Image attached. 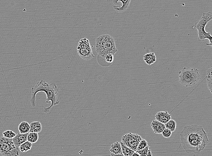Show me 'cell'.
Instances as JSON below:
<instances>
[{
  "label": "cell",
  "instance_id": "19",
  "mask_svg": "<svg viewBox=\"0 0 212 156\" xmlns=\"http://www.w3.org/2000/svg\"><path fill=\"white\" fill-rule=\"evenodd\" d=\"M121 146L122 152L124 156H131L134 153L135 151L127 147L124 145L122 143L120 142Z\"/></svg>",
  "mask_w": 212,
  "mask_h": 156
},
{
  "label": "cell",
  "instance_id": "25",
  "mask_svg": "<svg viewBox=\"0 0 212 156\" xmlns=\"http://www.w3.org/2000/svg\"><path fill=\"white\" fill-rule=\"evenodd\" d=\"M149 146L148 145L143 149H141V150H137L136 152L138 153L140 156H147L148 150H149Z\"/></svg>",
  "mask_w": 212,
  "mask_h": 156
},
{
  "label": "cell",
  "instance_id": "15",
  "mask_svg": "<svg viewBox=\"0 0 212 156\" xmlns=\"http://www.w3.org/2000/svg\"><path fill=\"white\" fill-rule=\"evenodd\" d=\"M30 124L27 122H22L18 126V130L21 134H26L29 133Z\"/></svg>",
  "mask_w": 212,
  "mask_h": 156
},
{
  "label": "cell",
  "instance_id": "24",
  "mask_svg": "<svg viewBox=\"0 0 212 156\" xmlns=\"http://www.w3.org/2000/svg\"><path fill=\"white\" fill-rule=\"evenodd\" d=\"M148 145V142L147 141L144 139H142L140 141L139 143H138V146L137 150H141L145 148Z\"/></svg>",
  "mask_w": 212,
  "mask_h": 156
},
{
  "label": "cell",
  "instance_id": "18",
  "mask_svg": "<svg viewBox=\"0 0 212 156\" xmlns=\"http://www.w3.org/2000/svg\"><path fill=\"white\" fill-rule=\"evenodd\" d=\"M32 143L28 141H26V142L21 144L19 147V148L20 152L22 153H25L30 150L32 148Z\"/></svg>",
  "mask_w": 212,
  "mask_h": 156
},
{
  "label": "cell",
  "instance_id": "23",
  "mask_svg": "<svg viewBox=\"0 0 212 156\" xmlns=\"http://www.w3.org/2000/svg\"><path fill=\"white\" fill-rule=\"evenodd\" d=\"M114 55L112 54H108L105 56V57L104 58V61L105 63L108 65V66H110L113 63L114 61Z\"/></svg>",
  "mask_w": 212,
  "mask_h": 156
},
{
  "label": "cell",
  "instance_id": "6",
  "mask_svg": "<svg viewBox=\"0 0 212 156\" xmlns=\"http://www.w3.org/2000/svg\"><path fill=\"white\" fill-rule=\"evenodd\" d=\"M19 147L15 146L12 139L0 137V153L3 156H19Z\"/></svg>",
  "mask_w": 212,
  "mask_h": 156
},
{
  "label": "cell",
  "instance_id": "5",
  "mask_svg": "<svg viewBox=\"0 0 212 156\" xmlns=\"http://www.w3.org/2000/svg\"><path fill=\"white\" fill-rule=\"evenodd\" d=\"M212 19V12H203L201 18L195 24V27L198 31V39L199 41L208 39L210 43H207L206 45L210 46H212V37L210 32H206L205 27L207 23L210 21Z\"/></svg>",
  "mask_w": 212,
  "mask_h": 156
},
{
  "label": "cell",
  "instance_id": "3",
  "mask_svg": "<svg viewBox=\"0 0 212 156\" xmlns=\"http://www.w3.org/2000/svg\"><path fill=\"white\" fill-rule=\"evenodd\" d=\"M96 52L98 56L104 60L106 55H115L117 52L115 39L109 34L99 36L96 40Z\"/></svg>",
  "mask_w": 212,
  "mask_h": 156
},
{
  "label": "cell",
  "instance_id": "8",
  "mask_svg": "<svg viewBox=\"0 0 212 156\" xmlns=\"http://www.w3.org/2000/svg\"><path fill=\"white\" fill-rule=\"evenodd\" d=\"M142 140V138L139 135L129 133L122 137L121 142L127 147L136 152L137 150L138 143Z\"/></svg>",
  "mask_w": 212,
  "mask_h": 156
},
{
  "label": "cell",
  "instance_id": "16",
  "mask_svg": "<svg viewBox=\"0 0 212 156\" xmlns=\"http://www.w3.org/2000/svg\"><path fill=\"white\" fill-rule=\"evenodd\" d=\"M110 151L111 153L115 154H122L120 143L118 142H116L113 143L111 145Z\"/></svg>",
  "mask_w": 212,
  "mask_h": 156
},
{
  "label": "cell",
  "instance_id": "14",
  "mask_svg": "<svg viewBox=\"0 0 212 156\" xmlns=\"http://www.w3.org/2000/svg\"><path fill=\"white\" fill-rule=\"evenodd\" d=\"M42 130V125L39 121L33 122L30 124V129L29 132L39 133Z\"/></svg>",
  "mask_w": 212,
  "mask_h": 156
},
{
  "label": "cell",
  "instance_id": "17",
  "mask_svg": "<svg viewBox=\"0 0 212 156\" xmlns=\"http://www.w3.org/2000/svg\"><path fill=\"white\" fill-rule=\"evenodd\" d=\"M212 68H209L207 71V75L206 76V81H207V85L208 89L212 93Z\"/></svg>",
  "mask_w": 212,
  "mask_h": 156
},
{
  "label": "cell",
  "instance_id": "27",
  "mask_svg": "<svg viewBox=\"0 0 212 156\" xmlns=\"http://www.w3.org/2000/svg\"><path fill=\"white\" fill-rule=\"evenodd\" d=\"M111 156H123V154H112V153H111Z\"/></svg>",
  "mask_w": 212,
  "mask_h": 156
},
{
  "label": "cell",
  "instance_id": "1",
  "mask_svg": "<svg viewBox=\"0 0 212 156\" xmlns=\"http://www.w3.org/2000/svg\"><path fill=\"white\" fill-rule=\"evenodd\" d=\"M181 144L186 153L198 154L209 142L207 133L200 125H185L180 133Z\"/></svg>",
  "mask_w": 212,
  "mask_h": 156
},
{
  "label": "cell",
  "instance_id": "10",
  "mask_svg": "<svg viewBox=\"0 0 212 156\" xmlns=\"http://www.w3.org/2000/svg\"><path fill=\"white\" fill-rule=\"evenodd\" d=\"M155 117L156 120L164 124H165L168 121L172 119V117L167 111L158 112L155 116Z\"/></svg>",
  "mask_w": 212,
  "mask_h": 156
},
{
  "label": "cell",
  "instance_id": "12",
  "mask_svg": "<svg viewBox=\"0 0 212 156\" xmlns=\"http://www.w3.org/2000/svg\"><path fill=\"white\" fill-rule=\"evenodd\" d=\"M151 126L154 133L161 134L165 129V124L161 123L157 120H153L151 124Z\"/></svg>",
  "mask_w": 212,
  "mask_h": 156
},
{
  "label": "cell",
  "instance_id": "11",
  "mask_svg": "<svg viewBox=\"0 0 212 156\" xmlns=\"http://www.w3.org/2000/svg\"><path fill=\"white\" fill-rule=\"evenodd\" d=\"M28 134V133L21 134L20 133L16 134V136L12 139V141L15 146L19 147L21 144L27 141Z\"/></svg>",
  "mask_w": 212,
  "mask_h": 156
},
{
  "label": "cell",
  "instance_id": "2",
  "mask_svg": "<svg viewBox=\"0 0 212 156\" xmlns=\"http://www.w3.org/2000/svg\"><path fill=\"white\" fill-rule=\"evenodd\" d=\"M31 90L30 103L32 107H36V94L39 92H44L45 93L47 97L46 103H48L51 101V105L49 107L44 109L43 111L44 113H48L50 111L51 108L59 103L60 102L58 98L59 89L55 83L49 84L44 80H41L35 86L32 88Z\"/></svg>",
  "mask_w": 212,
  "mask_h": 156
},
{
  "label": "cell",
  "instance_id": "4",
  "mask_svg": "<svg viewBox=\"0 0 212 156\" xmlns=\"http://www.w3.org/2000/svg\"><path fill=\"white\" fill-rule=\"evenodd\" d=\"M200 78L199 70L196 68L184 67L179 72V82L185 87L193 86Z\"/></svg>",
  "mask_w": 212,
  "mask_h": 156
},
{
  "label": "cell",
  "instance_id": "13",
  "mask_svg": "<svg viewBox=\"0 0 212 156\" xmlns=\"http://www.w3.org/2000/svg\"><path fill=\"white\" fill-rule=\"evenodd\" d=\"M143 60L148 65L154 63L157 60L156 56L154 53H148L143 56Z\"/></svg>",
  "mask_w": 212,
  "mask_h": 156
},
{
  "label": "cell",
  "instance_id": "21",
  "mask_svg": "<svg viewBox=\"0 0 212 156\" xmlns=\"http://www.w3.org/2000/svg\"><path fill=\"white\" fill-rule=\"evenodd\" d=\"M166 128L168 129L172 132H174L176 128V123L175 120L171 119L165 124Z\"/></svg>",
  "mask_w": 212,
  "mask_h": 156
},
{
  "label": "cell",
  "instance_id": "22",
  "mask_svg": "<svg viewBox=\"0 0 212 156\" xmlns=\"http://www.w3.org/2000/svg\"><path fill=\"white\" fill-rule=\"evenodd\" d=\"M3 136L4 137L7 139H13L15 136L16 134L14 132L10 130H7L6 131H4L2 133Z\"/></svg>",
  "mask_w": 212,
  "mask_h": 156
},
{
  "label": "cell",
  "instance_id": "7",
  "mask_svg": "<svg viewBox=\"0 0 212 156\" xmlns=\"http://www.w3.org/2000/svg\"><path fill=\"white\" fill-rule=\"evenodd\" d=\"M77 50L80 57L85 60H90L95 56L90 42L87 38H83L79 41Z\"/></svg>",
  "mask_w": 212,
  "mask_h": 156
},
{
  "label": "cell",
  "instance_id": "26",
  "mask_svg": "<svg viewBox=\"0 0 212 156\" xmlns=\"http://www.w3.org/2000/svg\"><path fill=\"white\" fill-rule=\"evenodd\" d=\"M161 134H162V136H163L164 137V138H169L171 137V135H172V132L171 130L165 128V129L162 131Z\"/></svg>",
  "mask_w": 212,
  "mask_h": 156
},
{
  "label": "cell",
  "instance_id": "9",
  "mask_svg": "<svg viewBox=\"0 0 212 156\" xmlns=\"http://www.w3.org/2000/svg\"><path fill=\"white\" fill-rule=\"evenodd\" d=\"M108 1L109 0H107V1ZM121 2V5L120 6L113 5V8L117 12H123L126 11L129 8L131 0H113V2L114 4H117L118 2Z\"/></svg>",
  "mask_w": 212,
  "mask_h": 156
},
{
  "label": "cell",
  "instance_id": "28",
  "mask_svg": "<svg viewBox=\"0 0 212 156\" xmlns=\"http://www.w3.org/2000/svg\"><path fill=\"white\" fill-rule=\"evenodd\" d=\"M147 156H153L152 155V152H151V150L149 149L148 150V154H147Z\"/></svg>",
  "mask_w": 212,
  "mask_h": 156
},
{
  "label": "cell",
  "instance_id": "20",
  "mask_svg": "<svg viewBox=\"0 0 212 156\" xmlns=\"http://www.w3.org/2000/svg\"><path fill=\"white\" fill-rule=\"evenodd\" d=\"M27 141L32 143H36L39 140L38 133L29 132L27 136Z\"/></svg>",
  "mask_w": 212,
  "mask_h": 156
},
{
  "label": "cell",
  "instance_id": "29",
  "mask_svg": "<svg viewBox=\"0 0 212 156\" xmlns=\"http://www.w3.org/2000/svg\"><path fill=\"white\" fill-rule=\"evenodd\" d=\"M131 156H140V155L138 153H137L136 152H135L134 153V154H132V155Z\"/></svg>",
  "mask_w": 212,
  "mask_h": 156
}]
</instances>
